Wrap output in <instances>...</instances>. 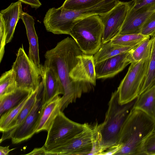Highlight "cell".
Segmentation results:
<instances>
[{"label": "cell", "mask_w": 155, "mask_h": 155, "mask_svg": "<svg viewBox=\"0 0 155 155\" xmlns=\"http://www.w3.org/2000/svg\"><path fill=\"white\" fill-rule=\"evenodd\" d=\"M97 124L87 123L81 132L64 143L46 150V155H89L96 138Z\"/></svg>", "instance_id": "obj_8"}, {"label": "cell", "mask_w": 155, "mask_h": 155, "mask_svg": "<svg viewBox=\"0 0 155 155\" xmlns=\"http://www.w3.org/2000/svg\"><path fill=\"white\" fill-rule=\"evenodd\" d=\"M150 36H147L131 50L132 62L139 61L150 57L151 43Z\"/></svg>", "instance_id": "obj_24"}, {"label": "cell", "mask_w": 155, "mask_h": 155, "mask_svg": "<svg viewBox=\"0 0 155 155\" xmlns=\"http://www.w3.org/2000/svg\"><path fill=\"white\" fill-rule=\"evenodd\" d=\"M136 46L117 45L112 44L111 40L102 43L99 49L94 54L95 64L112 57L130 51Z\"/></svg>", "instance_id": "obj_22"}, {"label": "cell", "mask_w": 155, "mask_h": 155, "mask_svg": "<svg viewBox=\"0 0 155 155\" xmlns=\"http://www.w3.org/2000/svg\"><path fill=\"white\" fill-rule=\"evenodd\" d=\"M155 31V11L150 16L142 28L141 34L151 36Z\"/></svg>", "instance_id": "obj_29"}, {"label": "cell", "mask_w": 155, "mask_h": 155, "mask_svg": "<svg viewBox=\"0 0 155 155\" xmlns=\"http://www.w3.org/2000/svg\"><path fill=\"white\" fill-rule=\"evenodd\" d=\"M62 102V97L58 96L43 104L36 133L43 130L48 131L54 119L61 111Z\"/></svg>", "instance_id": "obj_18"}, {"label": "cell", "mask_w": 155, "mask_h": 155, "mask_svg": "<svg viewBox=\"0 0 155 155\" xmlns=\"http://www.w3.org/2000/svg\"><path fill=\"white\" fill-rule=\"evenodd\" d=\"M32 92L28 90L17 88L13 91L0 97V116L19 104Z\"/></svg>", "instance_id": "obj_20"}, {"label": "cell", "mask_w": 155, "mask_h": 155, "mask_svg": "<svg viewBox=\"0 0 155 155\" xmlns=\"http://www.w3.org/2000/svg\"><path fill=\"white\" fill-rule=\"evenodd\" d=\"M104 0H65L61 7L70 10H80L93 7Z\"/></svg>", "instance_id": "obj_28"}, {"label": "cell", "mask_w": 155, "mask_h": 155, "mask_svg": "<svg viewBox=\"0 0 155 155\" xmlns=\"http://www.w3.org/2000/svg\"><path fill=\"white\" fill-rule=\"evenodd\" d=\"M21 3L19 1L12 3L0 12V62L4 54L5 45L12 40L16 26L23 11Z\"/></svg>", "instance_id": "obj_12"}, {"label": "cell", "mask_w": 155, "mask_h": 155, "mask_svg": "<svg viewBox=\"0 0 155 155\" xmlns=\"http://www.w3.org/2000/svg\"><path fill=\"white\" fill-rule=\"evenodd\" d=\"M142 155H155V133L151 135L145 141Z\"/></svg>", "instance_id": "obj_30"}, {"label": "cell", "mask_w": 155, "mask_h": 155, "mask_svg": "<svg viewBox=\"0 0 155 155\" xmlns=\"http://www.w3.org/2000/svg\"><path fill=\"white\" fill-rule=\"evenodd\" d=\"M12 69L15 74L17 88L33 92L38 88L41 81L43 68H39L31 60L26 54L23 45L18 50Z\"/></svg>", "instance_id": "obj_7"}, {"label": "cell", "mask_w": 155, "mask_h": 155, "mask_svg": "<svg viewBox=\"0 0 155 155\" xmlns=\"http://www.w3.org/2000/svg\"><path fill=\"white\" fill-rule=\"evenodd\" d=\"M155 130L154 119L143 111L132 108L121 129L115 155H142L144 144Z\"/></svg>", "instance_id": "obj_2"}, {"label": "cell", "mask_w": 155, "mask_h": 155, "mask_svg": "<svg viewBox=\"0 0 155 155\" xmlns=\"http://www.w3.org/2000/svg\"><path fill=\"white\" fill-rule=\"evenodd\" d=\"M119 0H104L91 8L70 10L60 7L47 11L43 23L46 30L54 34L69 35L73 27L79 21L88 16L106 13L114 8Z\"/></svg>", "instance_id": "obj_3"}, {"label": "cell", "mask_w": 155, "mask_h": 155, "mask_svg": "<svg viewBox=\"0 0 155 155\" xmlns=\"http://www.w3.org/2000/svg\"><path fill=\"white\" fill-rule=\"evenodd\" d=\"M22 3L30 6L33 8L37 9L42 5L39 0H18Z\"/></svg>", "instance_id": "obj_32"}, {"label": "cell", "mask_w": 155, "mask_h": 155, "mask_svg": "<svg viewBox=\"0 0 155 155\" xmlns=\"http://www.w3.org/2000/svg\"><path fill=\"white\" fill-rule=\"evenodd\" d=\"M9 146L0 147V155H7L11 151L15 149V148H13L10 149L9 148Z\"/></svg>", "instance_id": "obj_34"}, {"label": "cell", "mask_w": 155, "mask_h": 155, "mask_svg": "<svg viewBox=\"0 0 155 155\" xmlns=\"http://www.w3.org/2000/svg\"><path fill=\"white\" fill-rule=\"evenodd\" d=\"M20 19L25 26L29 41L28 56L38 67L42 69L43 67L40 64L38 38L35 27L34 18L27 12L23 11L21 14Z\"/></svg>", "instance_id": "obj_17"}, {"label": "cell", "mask_w": 155, "mask_h": 155, "mask_svg": "<svg viewBox=\"0 0 155 155\" xmlns=\"http://www.w3.org/2000/svg\"><path fill=\"white\" fill-rule=\"evenodd\" d=\"M131 6L119 34H141L145 22L155 11V3L145 5L136 10L132 9Z\"/></svg>", "instance_id": "obj_14"}, {"label": "cell", "mask_w": 155, "mask_h": 155, "mask_svg": "<svg viewBox=\"0 0 155 155\" xmlns=\"http://www.w3.org/2000/svg\"><path fill=\"white\" fill-rule=\"evenodd\" d=\"M134 1L131 8L134 10H137L145 5L155 3V0H134Z\"/></svg>", "instance_id": "obj_31"}, {"label": "cell", "mask_w": 155, "mask_h": 155, "mask_svg": "<svg viewBox=\"0 0 155 155\" xmlns=\"http://www.w3.org/2000/svg\"><path fill=\"white\" fill-rule=\"evenodd\" d=\"M144 112L154 119L155 116V85L139 95L132 107Z\"/></svg>", "instance_id": "obj_21"}, {"label": "cell", "mask_w": 155, "mask_h": 155, "mask_svg": "<svg viewBox=\"0 0 155 155\" xmlns=\"http://www.w3.org/2000/svg\"><path fill=\"white\" fill-rule=\"evenodd\" d=\"M38 88L31 94L28 100L24 105L16 118L12 122L6 130L3 132L0 140L1 143L10 138V136L14 129L24 121L33 107L37 98Z\"/></svg>", "instance_id": "obj_19"}, {"label": "cell", "mask_w": 155, "mask_h": 155, "mask_svg": "<svg viewBox=\"0 0 155 155\" xmlns=\"http://www.w3.org/2000/svg\"><path fill=\"white\" fill-rule=\"evenodd\" d=\"M43 86L41 81L38 87L37 100L30 112L22 123L11 134L12 143L17 144L31 138L35 133L43 105Z\"/></svg>", "instance_id": "obj_11"}, {"label": "cell", "mask_w": 155, "mask_h": 155, "mask_svg": "<svg viewBox=\"0 0 155 155\" xmlns=\"http://www.w3.org/2000/svg\"><path fill=\"white\" fill-rule=\"evenodd\" d=\"M104 26L99 15H91L79 21L69 35L84 54H95L102 44Z\"/></svg>", "instance_id": "obj_5"}, {"label": "cell", "mask_w": 155, "mask_h": 155, "mask_svg": "<svg viewBox=\"0 0 155 155\" xmlns=\"http://www.w3.org/2000/svg\"><path fill=\"white\" fill-rule=\"evenodd\" d=\"M31 93L25 98L19 104L8 110L0 116L1 132L2 133L5 131L10 124L16 118L28 100Z\"/></svg>", "instance_id": "obj_25"}, {"label": "cell", "mask_w": 155, "mask_h": 155, "mask_svg": "<svg viewBox=\"0 0 155 155\" xmlns=\"http://www.w3.org/2000/svg\"><path fill=\"white\" fill-rule=\"evenodd\" d=\"M147 36L141 34H119L111 40L112 44L121 46L137 45Z\"/></svg>", "instance_id": "obj_27"}, {"label": "cell", "mask_w": 155, "mask_h": 155, "mask_svg": "<svg viewBox=\"0 0 155 155\" xmlns=\"http://www.w3.org/2000/svg\"><path fill=\"white\" fill-rule=\"evenodd\" d=\"M17 88L15 74L12 69L2 74L0 78V97L13 91Z\"/></svg>", "instance_id": "obj_26"}, {"label": "cell", "mask_w": 155, "mask_h": 155, "mask_svg": "<svg viewBox=\"0 0 155 155\" xmlns=\"http://www.w3.org/2000/svg\"><path fill=\"white\" fill-rule=\"evenodd\" d=\"M131 51L95 63L96 79L112 78L122 71L132 62Z\"/></svg>", "instance_id": "obj_13"}, {"label": "cell", "mask_w": 155, "mask_h": 155, "mask_svg": "<svg viewBox=\"0 0 155 155\" xmlns=\"http://www.w3.org/2000/svg\"><path fill=\"white\" fill-rule=\"evenodd\" d=\"M135 100L122 105L119 103L117 90L112 93L104 121L97 124L99 155L117 145L122 126Z\"/></svg>", "instance_id": "obj_4"}, {"label": "cell", "mask_w": 155, "mask_h": 155, "mask_svg": "<svg viewBox=\"0 0 155 155\" xmlns=\"http://www.w3.org/2000/svg\"><path fill=\"white\" fill-rule=\"evenodd\" d=\"M134 2V0L129 2L120 1L109 11L99 15L104 26L102 44L111 40L119 34Z\"/></svg>", "instance_id": "obj_10"}, {"label": "cell", "mask_w": 155, "mask_h": 155, "mask_svg": "<svg viewBox=\"0 0 155 155\" xmlns=\"http://www.w3.org/2000/svg\"><path fill=\"white\" fill-rule=\"evenodd\" d=\"M46 149L44 145L41 147L35 148L31 152L26 154L46 155Z\"/></svg>", "instance_id": "obj_33"}, {"label": "cell", "mask_w": 155, "mask_h": 155, "mask_svg": "<svg viewBox=\"0 0 155 155\" xmlns=\"http://www.w3.org/2000/svg\"><path fill=\"white\" fill-rule=\"evenodd\" d=\"M154 120H155V117H154ZM154 133H155V131H154Z\"/></svg>", "instance_id": "obj_35"}, {"label": "cell", "mask_w": 155, "mask_h": 155, "mask_svg": "<svg viewBox=\"0 0 155 155\" xmlns=\"http://www.w3.org/2000/svg\"><path fill=\"white\" fill-rule=\"evenodd\" d=\"M86 124L78 123L70 120L61 111L48 131L44 145L46 150L56 147L71 139L82 131Z\"/></svg>", "instance_id": "obj_9"}, {"label": "cell", "mask_w": 155, "mask_h": 155, "mask_svg": "<svg viewBox=\"0 0 155 155\" xmlns=\"http://www.w3.org/2000/svg\"><path fill=\"white\" fill-rule=\"evenodd\" d=\"M149 58L150 57L131 63L126 75L117 90L120 104L131 102L139 95L141 84L147 73Z\"/></svg>", "instance_id": "obj_6"}, {"label": "cell", "mask_w": 155, "mask_h": 155, "mask_svg": "<svg viewBox=\"0 0 155 155\" xmlns=\"http://www.w3.org/2000/svg\"><path fill=\"white\" fill-rule=\"evenodd\" d=\"M83 53L74 40L68 37L58 42L54 48L47 51L45 55L44 67L50 68L54 72L63 87L62 111L83 94L89 92L93 88L94 86L91 84L74 81L69 76L78 61V56Z\"/></svg>", "instance_id": "obj_1"}, {"label": "cell", "mask_w": 155, "mask_h": 155, "mask_svg": "<svg viewBox=\"0 0 155 155\" xmlns=\"http://www.w3.org/2000/svg\"><path fill=\"white\" fill-rule=\"evenodd\" d=\"M69 76L74 81L87 82L95 86L96 78L94 56L83 53L79 55Z\"/></svg>", "instance_id": "obj_15"}, {"label": "cell", "mask_w": 155, "mask_h": 155, "mask_svg": "<svg viewBox=\"0 0 155 155\" xmlns=\"http://www.w3.org/2000/svg\"><path fill=\"white\" fill-rule=\"evenodd\" d=\"M151 36V50L147 71L141 84L139 95L155 85V31Z\"/></svg>", "instance_id": "obj_23"}, {"label": "cell", "mask_w": 155, "mask_h": 155, "mask_svg": "<svg viewBox=\"0 0 155 155\" xmlns=\"http://www.w3.org/2000/svg\"><path fill=\"white\" fill-rule=\"evenodd\" d=\"M42 81L43 86V104L60 94H64L63 87L60 80L51 68L43 67Z\"/></svg>", "instance_id": "obj_16"}]
</instances>
